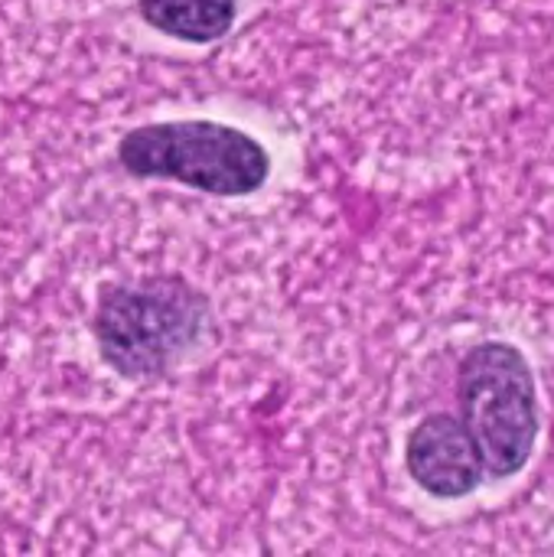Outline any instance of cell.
<instances>
[{"mask_svg":"<svg viewBox=\"0 0 554 557\" xmlns=\"http://www.w3.org/2000/svg\"><path fill=\"white\" fill-rule=\"evenodd\" d=\"M460 414L490 476L506 480L526 467L539 437V405L532 372L513 346L483 343L464 359Z\"/></svg>","mask_w":554,"mask_h":557,"instance_id":"3957f363","label":"cell"},{"mask_svg":"<svg viewBox=\"0 0 554 557\" xmlns=\"http://www.w3.org/2000/svg\"><path fill=\"white\" fill-rule=\"evenodd\" d=\"M408 470L431 496L460 499L480 486L483 460L464 421L451 414H431L408 441Z\"/></svg>","mask_w":554,"mask_h":557,"instance_id":"277c9868","label":"cell"},{"mask_svg":"<svg viewBox=\"0 0 554 557\" xmlns=\"http://www.w3.org/2000/svg\"><path fill=\"white\" fill-rule=\"evenodd\" d=\"M206 304L186 284L150 277L114 287L95 317V336L108 366L127 379L163 375L206 330Z\"/></svg>","mask_w":554,"mask_h":557,"instance_id":"6da1fadb","label":"cell"},{"mask_svg":"<svg viewBox=\"0 0 554 557\" xmlns=\"http://www.w3.org/2000/svg\"><path fill=\"white\" fill-rule=\"evenodd\" d=\"M127 173L176 180L212 196H248L268 180V153L248 134L212 121H170L127 134L118 147Z\"/></svg>","mask_w":554,"mask_h":557,"instance_id":"7a4b0ae2","label":"cell"},{"mask_svg":"<svg viewBox=\"0 0 554 557\" xmlns=\"http://www.w3.org/2000/svg\"><path fill=\"white\" fill-rule=\"evenodd\" d=\"M144 20L186 42H212L235 23V0H140Z\"/></svg>","mask_w":554,"mask_h":557,"instance_id":"5b68a950","label":"cell"}]
</instances>
